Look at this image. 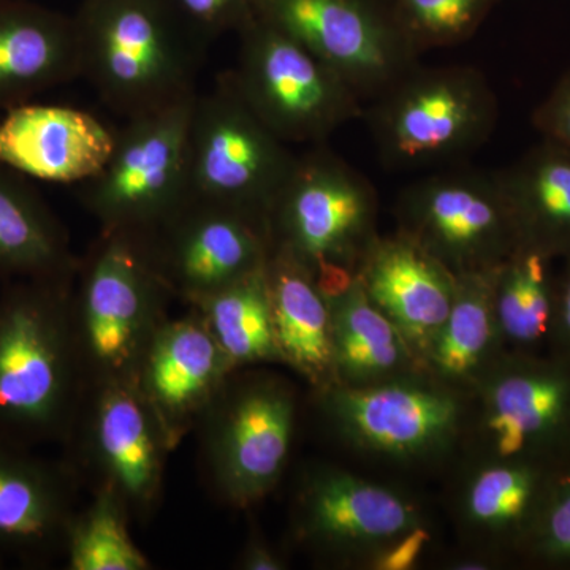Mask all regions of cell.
<instances>
[{"label":"cell","instance_id":"cell-15","mask_svg":"<svg viewBox=\"0 0 570 570\" xmlns=\"http://www.w3.org/2000/svg\"><path fill=\"white\" fill-rule=\"evenodd\" d=\"M255 11L302 41L365 105L422 63L389 0H255Z\"/></svg>","mask_w":570,"mask_h":570},{"label":"cell","instance_id":"cell-11","mask_svg":"<svg viewBox=\"0 0 570 570\" xmlns=\"http://www.w3.org/2000/svg\"><path fill=\"white\" fill-rule=\"evenodd\" d=\"M396 230L455 275L491 272L520 245L498 170L449 165L397 195Z\"/></svg>","mask_w":570,"mask_h":570},{"label":"cell","instance_id":"cell-10","mask_svg":"<svg viewBox=\"0 0 570 570\" xmlns=\"http://www.w3.org/2000/svg\"><path fill=\"white\" fill-rule=\"evenodd\" d=\"M194 94L126 119L100 174L80 187L100 230L146 235L189 197V126Z\"/></svg>","mask_w":570,"mask_h":570},{"label":"cell","instance_id":"cell-32","mask_svg":"<svg viewBox=\"0 0 570 570\" xmlns=\"http://www.w3.org/2000/svg\"><path fill=\"white\" fill-rule=\"evenodd\" d=\"M519 562L546 569H570V463L561 461L543 499Z\"/></svg>","mask_w":570,"mask_h":570},{"label":"cell","instance_id":"cell-9","mask_svg":"<svg viewBox=\"0 0 570 570\" xmlns=\"http://www.w3.org/2000/svg\"><path fill=\"white\" fill-rule=\"evenodd\" d=\"M298 156L258 118L232 80L219 75L195 94L189 126V197L236 209L268 227L277 195Z\"/></svg>","mask_w":570,"mask_h":570},{"label":"cell","instance_id":"cell-33","mask_svg":"<svg viewBox=\"0 0 570 570\" xmlns=\"http://www.w3.org/2000/svg\"><path fill=\"white\" fill-rule=\"evenodd\" d=\"M187 36L206 51L225 36L238 32L255 11V0H165Z\"/></svg>","mask_w":570,"mask_h":570},{"label":"cell","instance_id":"cell-36","mask_svg":"<svg viewBox=\"0 0 570 570\" xmlns=\"http://www.w3.org/2000/svg\"><path fill=\"white\" fill-rule=\"evenodd\" d=\"M549 352L570 362V261L558 269Z\"/></svg>","mask_w":570,"mask_h":570},{"label":"cell","instance_id":"cell-16","mask_svg":"<svg viewBox=\"0 0 570 570\" xmlns=\"http://www.w3.org/2000/svg\"><path fill=\"white\" fill-rule=\"evenodd\" d=\"M138 238L174 298L189 306L264 268L272 253L261 220L195 197Z\"/></svg>","mask_w":570,"mask_h":570},{"label":"cell","instance_id":"cell-39","mask_svg":"<svg viewBox=\"0 0 570 570\" xmlns=\"http://www.w3.org/2000/svg\"><path fill=\"white\" fill-rule=\"evenodd\" d=\"M564 461H569V463H570V438H569V442H568V450H566Z\"/></svg>","mask_w":570,"mask_h":570},{"label":"cell","instance_id":"cell-13","mask_svg":"<svg viewBox=\"0 0 570 570\" xmlns=\"http://www.w3.org/2000/svg\"><path fill=\"white\" fill-rule=\"evenodd\" d=\"M77 444L78 474L92 491L121 501L132 521L159 508L165 463L174 452L159 420L134 381L86 385L69 431Z\"/></svg>","mask_w":570,"mask_h":570},{"label":"cell","instance_id":"cell-1","mask_svg":"<svg viewBox=\"0 0 570 570\" xmlns=\"http://www.w3.org/2000/svg\"><path fill=\"white\" fill-rule=\"evenodd\" d=\"M73 21L81 78L124 119L197 91L206 51L165 0H85Z\"/></svg>","mask_w":570,"mask_h":570},{"label":"cell","instance_id":"cell-6","mask_svg":"<svg viewBox=\"0 0 570 570\" xmlns=\"http://www.w3.org/2000/svg\"><path fill=\"white\" fill-rule=\"evenodd\" d=\"M70 279H43L0 309V422L67 431L86 390L71 322Z\"/></svg>","mask_w":570,"mask_h":570},{"label":"cell","instance_id":"cell-20","mask_svg":"<svg viewBox=\"0 0 570 570\" xmlns=\"http://www.w3.org/2000/svg\"><path fill=\"white\" fill-rule=\"evenodd\" d=\"M356 277L366 295L423 358L444 324L455 296L456 275L407 235H379Z\"/></svg>","mask_w":570,"mask_h":570},{"label":"cell","instance_id":"cell-5","mask_svg":"<svg viewBox=\"0 0 570 570\" xmlns=\"http://www.w3.org/2000/svg\"><path fill=\"white\" fill-rule=\"evenodd\" d=\"M326 430L356 455L401 469L448 463L466 438L471 395L426 371L314 393Z\"/></svg>","mask_w":570,"mask_h":570},{"label":"cell","instance_id":"cell-28","mask_svg":"<svg viewBox=\"0 0 570 570\" xmlns=\"http://www.w3.org/2000/svg\"><path fill=\"white\" fill-rule=\"evenodd\" d=\"M190 307L235 371L284 365L273 325L266 265Z\"/></svg>","mask_w":570,"mask_h":570},{"label":"cell","instance_id":"cell-19","mask_svg":"<svg viewBox=\"0 0 570 570\" xmlns=\"http://www.w3.org/2000/svg\"><path fill=\"white\" fill-rule=\"evenodd\" d=\"M115 141L116 129L92 112L22 104L0 119V165L40 181L81 186L100 174Z\"/></svg>","mask_w":570,"mask_h":570},{"label":"cell","instance_id":"cell-38","mask_svg":"<svg viewBox=\"0 0 570 570\" xmlns=\"http://www.w3.org/2000/svg\"><path fill=\"white\" fill-rule=\"evenodd\" d=\"M501 561L490 554L480 553V551H466L459 558H452L445 568L452 570H490L498 569Z\"/></svg>","mask_w":570,"mask_h":570},{"label":"cell","instance_id":"cell-2","mask_svg":"<svg viewBox=\"0 0 570 570\" xmlns=\"http://www.w3.org/2000/svg\"><path fill=\"white\" fill-rule=\"evenodd\" d=\"M376 187L325 142L299 154L268 217L272 246L294 255L332 296L354 281L377 238Z\"/></svg>","mask_w":570,"mask_h":570},{"label":"cell","instance_id":"cell-31","mask_svg":"<svg viewBox=\"0 0 570 570\" xmlns=\"http://www.w3.org/2000/svg\"><path fill=\"white\" fill-rule=\"evenodd\" d=\"M420 52L471 40L501 0H389Z\"/></svg>","mask_w":570,"mask_h":570},{"label":"cell","instance_id":"cell-26","mask_svg":"<svg viewBox=\"0 0 570 570\" xmlns=\"http://www.w3.org/2000/svg\"><path fill=\"white\" fill-rule=\"evenodd\" d=\"M557 262L538 247L520 243L491 273L494 314L505 354L549 352Z\"/></svg>","mask_w":570,"mask_h":570},{"label":"cell","instance_id":"cell-24","mask_svg":"<svg viewBox=\"0 0 570 570\" xmlns=\"http://www.w3.org/2000/svg\"><path fill=\"white\" fill-rule=\"evenodd\" d=\"M491 272L456 275L444 324L423 358V371L471 395L505 354L494 314Z\"/></svg>","mask_w":570,"mask_h":570},{"label":"cell","instance_id":"cell-25","mask_svg":"<svg viewBox=\"0 0 570 570\" xmlns=\"http://www.w3.org/2000/svg\"><path fill=\"white\" fill-rule=\"evenodd\" d=\"M328 299L337 385L363 387L423 371L392 321L354 277Z\"/></svg>","mask_w":570,"mask_h":570},{"label":"cell","instance_id":"cell-18","mask_svg":"<svg viewBox=\"0 0 570 570\" xmlns=\"http://www.w3.org/2000/svg\"><path fill=\"white\" fill-rule=\"evenodd\" d=\"M561 461L466 460L461 472L453 517L471 551L502 564L519 561Z\"/></svg>","mask_w":570,"mask_h":570},{"label":"cell","instance_id":"cell-22","mask_svg":"<svg viewBox=\"0 0 570 570\" xmlns=\"http://www.w3.org/2000/svg\"><path fill=\"white\" fill-rule=\"evenodd\" d=\"M266 281L284 366L294 370L313 393L335 387L332 311L316 279L294 255L272 246Z\"/></svg>","mask_w":570,"mask_h":570},{"label":"cell","instance_id":"cell-17","mask_svg":"<svg viewBox=\"0 0 570 570\" xmlns=\"http://www.w3.org/2000/svg\"><path fill=\"white\" fill-rule=\"evenodd\" d=\"M197 311L168 317L154 333L134 382L159 420L171 450L197 430L234 373Z\"/></svg>","mask_w":570,"mask_h":570},{"label":"cell","instance_id":"cell-30","mask_svg":"<svg viewBox=\"0 0 570 570\" xmlns=\"http://www.w3.org/2000/svg\"><path fill=\"white\" fill-rule=\"evenodd\" d=\"M85 510L75 513L67 530L70 570H149L153 568L130 534L129 512L108 491H92Z\"/></svg>","mask_w":570,"mask_h":570},{"label":"cell","instance_id":"cell-27","mask_svg":"<svg viewBox=\"0 0 570 570\" xmlns=\"http://www.w3.org/2000/svg\"><path fill=\"white\" fill-rule=\"evenodd\" d=\"M78 265L61 224L10 168L0 165V272L70 279Z\"/></svg>","mask_w":570,"mask_h":570},{"label":"cell","instance_id":"cell-7","mask_svg":"<svg viewBox=\"0 0 570 570\" xmlns=\"http://www.w3.org/2000/svg\"><path fill=\"white\" fill-rule=\"evenodd\" d=\"M298 395L268 371H234L198 423L205 475L214 494L253 509L284 478L294 449Z\"/></svg>","mask_w":570,"mask_h":570},{"label":"cell","instance_id":"cell-12","mask_svg":"<svg viewBox=\"0 0 570 570\" xmlns=\"http://www.w3.org/2000/svg\"><path fill=\"white\" fill-rule=\"evenodd\" d=\"M570 438V362L504 354L471 393L466 460L564 461Z\"/></svg>","mask_w":570,"mask_h":570},{"label":"cell","instance_id":"cell-3","mask_svg":"<svg viewBox=\"0 0 570 570\" xmlns=\"http://www.w3.org/2000/svg\"><path fill=\"white\" fill-rule=\"evenodd\" d=\"M366 105L363 119L379 159L395 171L468 163L499 121L497 92L472 66L419 63Z\"/></svg>","mask_w":570,"mask_h":570},{"label":"cell","instance_id":"cell-23","mask_svg":"<svg viewBox=\"0 0 570 570\" xmlns=\"http://www.w3.org/2000/svg\"><path fill=\"white\" fill-rule=\"evenodd\" d=\"M498 176L520 242L570 261L569 149L542 138Z\"/></svg>","mask_w":570,"mask_h":570},{"label":"cell","instance_id":"cell-4","mask_svg":"<svg viewBox=\"0 0 570 570\" xmlns=\"http://www.w3.org/2000/svg\"><path fill=\"white\" fill-rule=\"evenodd\" d=\"M174 295L137 235L100 230L71 288V322L86 385L134 381Z\"/></svg>","mask_w":570,"mask_h":570},{"label":"cell","instance_id":"cell-37","mask_svg":"<svg viewBox=\"0 0 570 570\" xmlns=\"http://www.w3.org/2000/svg\"><path fill=\"white\" fill-rule=\"evenodd\" d=\"M236 568L242 570H285L288 568V562L257 528H250L249 538L239 553Z\"/></svg>","mask_w":570,"mask_h":570},{"label":"cell","instance_id":"cell-34","mask_svg":"<svg viewBox=\"0 0 570 570\" xmlns=\"http://www.w3.org/2000/svg\"><path fill=\"white\" fill-rule=\"evenodd\" d=\"M531 121L543 140L570 151V67L532 112Z\"/></svg>","mask_w":570,"mask_h":570},{"label":"cell","instance_id":"cell-14","mask_svg":"<svg viewBox=\"0 0 570 570\" xmlns=\"http://www.w3.org/2000/svg\"><path fill=\"white\" fill-rule=\"evenodd\" d=\"M417 498L332 464L307 468L291 510L294 540L318 561L366 569L390 542L428 524Z\"/></svg>","mask_w":570,"mask_h":570},{"label":"cell","instance_id":"cell-35","mask_svg":"<svg viewBox=\"0 0 570 570\" xmlns=\"http://www.w3.org/2000/svg\"><path fill=\"white\" fill-rule=\"evenodd\" d=\"M433 543L431 524H422L407 531L406 534L390 542L371 558L366 569L370 570H412L419 568L423 557Z\"/></svg>","mask_w":570,"mask_h":570},{"label":"cell","instance_id":"cell-29","mask_svg":"<svg viewBox=\"0 0 570 570\" xmlns=\"http://www.w3.org/2000/svg\"><path fill=\"white\" fill-rule=\"evenodd\" d=\"M71 512L66 485H58L37 469L0 459V540L37 543L63 539Z\"/></svg>","mask_w":570,"mask_h":570},{"label":"cell","instance_id":"cell-8","mask_svg":"<svg viewBox=\"0 0 570 570\" xmlns=\"http://www.w3.org/2000/svg\"><path fill=\"white\" fill-rule=\"evenodd\" d=\"M236 36L232 80L281 140L322 145L340 127L363 118L365 104L351 86L275 22L254 11Z\"/></svg>","mask_w":570,"mask_h":570},{"label":"cell","instance_id":"cell-21","mask_svg":"<svg viewBox=\"0 0 570 570\" xmlns=\"http://www.w3.org/2000/svg\"><path fill=\"white\" fill-rule=\"evenodd\" d=\"M81 78L73 17L28 0H0V110Z\"/></svg>","mask_w":570,"mask_h":570}]
</instances>
